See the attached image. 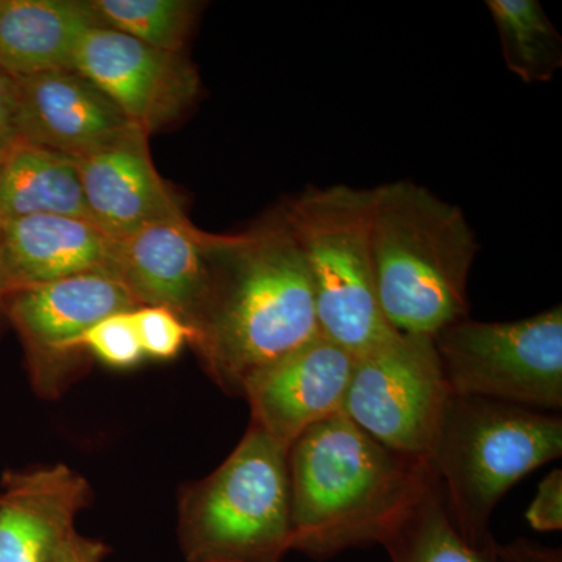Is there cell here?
I'll list each match as a JSON object with an SVG mask.
<instances>
[{"mask_svg": "<svg viewBox=\"0 0 562 562\" xmlns=\"http://www.w3.org/2000/svg\"><path fill=\"white\" fill-rule=\"evenodd\" d=\"M0 216H69L90 220L74 158L27 143L7 149L0 169Z\"/></svg>", "mask_w": 562, "mask_h": 562, "instance_id": "obj_18", "label": "cell"}, {"mask_svg": "<svg viewBox=\"0 0 562 562\" xmlns=\"http://www.w3.org/2000/svg\"><path fill=\"white\" fill-rule=\"evenodd\" d=\"M133 319L144 357L171 360L187 344L194 342L192 325L165 306H139L133 312Z\"/></svg>", "mask_w": 562, "mask_h": 562, "instance_id": "obj_23", "label": "cell"}, {"mask_svg": "<svg viewBox=\"0 0 562 562\" xmlns=\"http://www.w3.org/2000/svg\"><path fill=\"white\" fill-rule=\"evenodd\" d=\"M497 562H562L561 550L546 549L519 539L509 546L495 547Z\"/></svg>", "mask_w": 562, "mask_h": 562, "instance_id": "obj_26", "label": "cell"}, {"mask_svg": "<svg viewBox=\"0 0 562 562\" xmlns=\"http://www.w3.org/2000/svg\"><path fill=\"white\" fill-rule=\"evenodd\" d=\"M562 454L561 417L512 403L450 394L428 464L462 538L490 546L495 506L514 484Z\"/></svg>", "mask_w": 562, "mask_h": 562, "instance_id": "obj_4", "label": "cell"}, {"mask_svg": "<svg viewBox=\"0 0 562 562\" xmlns=\"http://www.w3.org/2000/svg\"><path fill=\"white\" fill-rule=\"evenodd\" d=\"M450 394L435 338L397 333L355 358L342 413L387 449L428 461Z\"/></svg>", "mask_w": 562, "mask_h": 562, "instance_id": "obj_8", "label": "cell"}, {"mask_svg": "<svg viewBox=\"0 0 562 562\" xmlns=\"http://www.w3.org/2000/svg\"><path fill=\"white\" fill-rule=\"evenodd\" d=\"M94 27L103 25L90 2L0 0V68L13 79L74 69Z\"/></svg>", "mask_w": 562, "mask_h": 562, "instance_id": "obj_17", "label": "cell"}, {"mask_svg": "<svg viewBox=\"0 0 562 562\" xmlns=\"http://www.w3.org/2000/svg\"><path fill=\"white\" fill-rule=\"evenodd\" d=\"M528 524L536 531H560L562 528V471L550 472L539 484L538 494L527 509Z\"/></svg>", "mask_w": 562, "mask_h": 562, "instance_id": "obj_24", "label": "cell"}, {"mask_svg": "<svg viewBox=\"0 0 562 562\" xmlns=\"http://www.w3.org/2000/svg\"><path fill=\"white\" fill-rule=\"evenodd\" d=\"M291 550L316 560L382 543L432 476L338 413L291 443Z\"/></svg>", "mask_w": 562, "mask_h": 562, "instance_id": "obj_2", "label": "cell"}, {"mask_svg": "<svg viewBox=\"0 0 562 562\" xmlns=\"http://www.w3.org/2000/svg\"><path fill=\"white\" fill-rule=\"evenodd\" d=\"M3 221L0 216V301L5 297L10 292L9 281H7L5 272H3L2 265V236H3Z\"/></svg>", "mask_w": 562, "mask_h": 562, "instance_id": "obj_28", "label": "cell"}, {"mask_svg": "<svg viewBox=\"0 0 562 562\" xmlns=\"http://www.w3.org/2000/svg\"><path fill=\"white\" fill-rule=\"evenodd\" d=\"M27 350L33 384L55 395L74 366L76 344L92 325L139 308L131 290L113 272H85L18 288L0 301Z\"/></svg>", "mask_w": 562, "mask_h": 562, "instance_id": "obj_9", "label": "cell"}, {"mask_svg": "<svg viewBox=\"0 0 562 562\" xmlns=\"http://www.w3.org/2000/svg\"><path fill=\"white\" fill-rule=\"evenodd\" d=\"M133 312L113 314L92 325L90 330L80 336L76 350L79 353L88 351L114 369H131L138 364L146 357L140 347Z\"/></svg>", "mask_w": 562, "mask_h": 562, "instance_id": "obj_22", "label": "cell"}, {"mask_svg": "<svg viewBox=\"0 0 562 562\" xmlns=\"http://www.w3.org/2000/svg\"><path fill=\"white\" fill-rule=\"evenodd\" d=\"M16 143V80L0 68V149Z\"/></svg>", "mask_w": 562, "mask_h": 562, "instance_id": "obj_25", "label": "cell"}, {"mask_svg": "<svg viewBox=\"0 0 562 562\" xmlns=\"http://www.w3.org/2000/svg\"><path fill=\"white\" fill-rule=\"evenodd\" d=\"M353 361L349 351L321 335L251 373L241 387L251 424L291 447L314 425L342 412Z\"/></svg>", "mask_w": 562, "mask_h": 562, "instance_id": "obj_12", "label": "cell"}, {"mask_svg": "<svg viewBox=\"0 0 562 562\" xmlns=\"http://www.w3.org/2000/svg\"><path fill=\"white\" fill-rule=\"evenodd\" d=\"M225 236L199 231L188 217L146 225L116 241L114 273L140 306H165L194 325L209 302Z\"/></svg>", "mask_w": 562, "mask_h": 562, "instance_id": "obj_11", "label": "cell"}, {"mask_svg": "<svg viewBox=\"0 0 562 562\" xmlns=\"http://www.w3.org/2000/svg\"><path fill=\"white\" fill-rule=\"evenodd\" d=\"M192 328L205 371L232 395H241L251 373L321 336L312 280L283 209L225 236L209 302Z\"/></svg>", "mask_w": 562, "mask_h": 562, "instance_id": "obj_1", "label": "cell"}, {"mask_svg": "<svg viewBox=\"0 0 562 562\" xmlns=\"http://www.w3.org/2000/svg\"><path fill=\"white\" fill-rule=\"evenodd\" d=\"M114 246L116 241L101 228L80 217L27 216L5 221L2 265L10 292L85 272L114 273Z\"/></svg>", "mask_w": 562, "mask_h": 562, "instance_id": "obj_16", "label": "cell"}, {"mask_svg": "<svg viewBox=\"0 0 562 562\" xmlns=\"http://www.w3.org/2000/svg\"><path fill=\"white\" fill-rule=\"evenodd\" d=\"M105 550L103 543L83 538L79 532H76L55 562H102Z\"/></svg>", "mask_w": 562, "mask_h": 562, "instance_id": "obj_27", "label": "cell"}, {"mask_svg": "<svg viewBox=\"0 0 562 562\" xmlns=\"http://www.w3.org/2000/svg\"><path fill=\"white\" fill-rule=\"evenodd\" d=\"M74 69L149 135L179 120L201 88L198 70L183 55L106 27L83 36Z\"/></svg>", "mask_w": 562, "mask_h": 562, "instance_id": "obj_10", "label": "cell"}, {"mask_svg": "<svg viewBox=\"0 0 562 562\" xmlns=\"http://www.w3.org/2000/svg\"><path fill=\"white\" fill-rule=\"evenodd\" d=\"M290 447L250 424L231 457L190 484L179 535L191 562H280L291 550Z\"/></svg>", "mask_w": 562, "mask_h": 562, "instance_id": "obj_5", "label": "cell"}, {"mask_svg": "<svg viewBox=\"0 0 562 562\" xmlns=\"http://www.w3.org/2000/svg\"><path fill=\"white\" fill-rule=\"evenodd\" d=\"M76 161L90 220L113 241L146 225L187 217L155 168L143 128L133 125Z\"/></svg>", "mask_w": 562, "mask_h": 562, "instance_id": "obj_13", "label": "cell"}, {"mask_svg": "<svg viewBox=\"0 0 562 562\" xmlns=\"http://www.w3.org/2000/svg\"><path fill=\"white\" fill-rule=\"evenodd\" d=\"M476 246L462 211L413 181L372 190V254L384 319L395 331L431 336L469 312Z\"/></svg>", "mask_w": 562, "mask_h": 562, "instance_id": "obj_3", "label": "cell"}, {"mask_svg": "<svg viewBox=\"0 0 562 562\" xmlns=\"http://www.w3.org/2000/svg\"><path fill=\"white\" fill-rule=\"evenodd\" d=\"M5 149H0V169H2L3 158H5Z\"/></svg>", "mask_w": 562, "mask_h": 562, "instance_id": "obj_29", "label": "cell"}, {"mask_svg": "<svg viewBox=\"0 0 562 562\" xmlns=\"http://www.w3.org/2000/svg\"><path fill=\"white\" fill-rule=\"evenodd\" d=\"M14 80L18 143L79 160L133 127L124 113L76 69Z\"/></svg>", "mask_w": 562, "mask_h": 562, "instance_id": "obj_14", "label": "cell"}, {"mask_svg": "<svg viewBox=\"0 0 562 562\" xmlns=\"http://www.w3.org/2000/svg\"><path fill=\"white\" fill-rule=\"evenodd\" d=\"M506 68L525 83L550 81L562 66V38L538 0H487Z\"/></svg>", "mask_w": 562, "mask_h": 562, "instance_id": "obj_20", "label": "cell"}, {"mask_svg": "<svg viewBox=\"0 0 562 562\" xmlns=\"http://www.w3.org/2000/svg\"><path fill=\"white\" fill-rule=\"evenodd\" d=\"M383 547L392 562H497V542L475 547L457 530L435 472Z\"/></svg>", "mask_w": 562, "mask_h": 562, "instance_id": "obj_19", "label": "cell"}, {"mask_svg": "<svg viewBox=\"0 0 562 562\" xmlns=\"http://www.w3.org/2000/svg\"><path fill=\"white\" fill-rule=\"evenodd\" d=\"M283 213L308 269L321 335L353 358L397 335L376 292L372 190L314 188Z\"/></svg>", "mask_w": 562, "mask_h": 562, "instance_id": "obj_6", "label": "cell"}, {"mask_svg": "<svg viewBox=\"0 0 562 562\" xmlns=\"http://www.w3.org/2000/svg\"><path fill=\"white\" fill-rule=\"evenodd\" d=\"M452 394L524 408L562 406V308L514 322L465 317L435 336Z\"/></svg>", "mask_w": 562, "mask_h": 562, "instance_id": "obj_7", "label": "cell"}, {"mask_svg": "<svg viewBox=\"0 0 562 562\" xmlns=\"http://www.w3.org/2000/svg\"><path fill=\"white\" fill-rule=\"evenodd\" d=\"M103 27L132 36L155 49L181 54L199 3L190 0H91Z\"/></svg>", "mask_w": 562, "mask_h": 562, "instance_id": "obj_21", "label": "cell"}, {"mask_svg": "<svg viewBox=\"0 0 562 562\" xmlns=\"http://www.w3.org/2000/svg\"><path fill=\"white\" fill-rule=\"evenodd\" d=\"M91 501L90 483L69 465L7 472L0 491V562H55Z\"/></svg>", "mask_w": 562, "mask_h": 562, "instance_id": "obj_15", "label": "cell"}]
</instances>
